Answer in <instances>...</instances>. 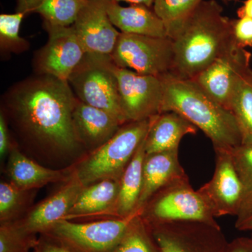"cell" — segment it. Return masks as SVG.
Returning a JSON list of instances; mask_svg holds the SVG:
<instances>
[{"instance_id":"obj_1","label":"cell","mask_w":252,"mask_h":252,"mask_svg":"<svg viewBox=\"0 0 252 252\" xmlns=\"http://www.w3.org/2000/svg\"><path fill=\"white\" fill-rule=\"evenodd\" d=\"M77 99L67 81L35 74L6 91L1 112L25 141L50 153L69 154L83 146L73 120Z\"/></svg>"},{"instance_id":"obj_2","label":"cell","mask_w":252,"mask_h":252,"mask_svg":"<svg viewBox=\"0 0 252 252\" xmlns=\"http://www.w3.org/2000/svg\"><path fill=\"white\" fill-rule=\"evenodd\" d=\"M173 64L170 74L193 79L234 45L231 19L216 0H204L172 36Z\"/></svg>"},{"instance_id":"obj_3","label":"cell","mask_w":252,"mask_h":252,"mask_svg":"<svg viewBox=\"0 0 252 252\" xmlns=\"http://www.w3.org/2000/svg\"><path fill=\"white\" fill-rule=\"evenodd\" d=\"M160 113L175 112L187 119L211 141L215 150H230L242 144V135L233 113L219 104L192 79L167 73Z\"/></svg>"},{"instance_id":"obj_4","label":"cell","mask_w":252,"mask_h":252,"mask_svg":"<svg viewBox=\"0 0 252 252\" xmlns=\"http://www.w3.org/2000/svg\"><path fill=\"white\" fill-rule=\"evenodd\" d=\"M149 126L150 119L126 123L112 138L83 158L72 172L84 187L109 179L120 180Z\"/></svg>"},{"instance_id":"obj_5","label":"cell","mask_w":252,"mask_h":252,"mask_svg":"<svg viewBox=\"0 0 252 252\" xmlns=\"http://www.w3.org/2000/svg\"><path fill=\"white\" fill-rule=\"evenodd\" d=\"M142 209L141 216L149 225L173 222L220 225L203 195L192 188L187 175L162 187Z\"/></svg>"},{"instance_id":"obj_6","label":"cell","mask_w":252,"mask_h":252,"mask_svg":"<svg viewBox=\"0 0 252 252\" xmlns=\"http://www.w3.org/2000/svg\"><path fill=\"white\" fill-rule=\"evenodd\" d=\"M116 65L112 56L86 53L68 83L78 99L103 109L127 123L119 98Z\"/></svg>"},{"instance_id":"obj_7","label":"cell","mask_w":252,"mask_h":252,"mask_svg":"<svg viewBox=\"0 0 252 252\" xmlns=\"http://www.w3.org/2000/svg\"><path fill=\"white\" fill-rule=\"evenodd\" d=\"M142 209L125 218L76 223L63 220L41 235L57 242L74 252H113L131 221Z\"/></svg>"},{"instance_id":"obj_8","label":"cell","mask_w":252,"mask_h":252,"mask_svg":"<svg viewBox=\"0 0 252 252\" xmlns=\"http://www.w3.org/2000/svg\"><path fill=\"white\" fill-rule=\"evenodd\" d=\"M111 56L117 67L138 74L161 77L171 72L173 41L169 37L121 32Z\"/></svg>"},{"instance_id":"obj_9","label":"cell","mask_w":252,"mask_h":252,"mask_svg":"<svg viewBox=\"0 0 252 252\" xmlns=\"http://www.w3.org/2000/svg\"><path fill=\"white\" fill-rule=\"evenodd\" d=\"M149 226L160 252H226L229 243L220 225L173 222Z\"/></svg>"},{"instance_id":"obj_10","label":"cell","mask_w":252,"mask_h":252,"mask_svg":"<svg viewBox=\"0 0 252 252\" xmlns=\"http://www.w3.org/2000/svg\"><path fill=\"white\" fill-rule=\"evenodd\" d=\"M49 39L36 51L32 66L35 74L67 81L86 54L72 26H56L43 23Z\"/></svg>"},{"instance_id":"obj_11","label":"cell","mask_w":252,"mask_h":252,"mask_svg":"<svg viewBox=\"0 0 252 252\" xmlns=\"http://www.w3.org/2000/svg\"><path fill=\"white\" fill-rule=\"evenodd\" d=\"M118 90L127 122L147 120L160 114L163 99L161 77L116 67Z\"/></svg>"},{"instance_id":"obj_12","label":"cell","mask_w":252,"mask_h":252,"mask_svg":"<svg viewBox=\"0 0 252 252\" xmlns=\"http://www.w3.org/2000/svg\"><path fill=\"white\" fill-rule=\"evenodd\" d=\"M251 53L236 44L205 68L193 80L210 97L230 110L235 86L251 68Z\"/></svg>"},{"instance_id":"obj_13","label":"cell","mask_w":252,"mask_h":252,"mask_svg":"<svg viewBox=\"0 0 252 252\" xmlns=\"http://www.w3.org/2000/svg\"><path fill=\"white\" fill-rule=\"evenodd\" d=\"M213 177L198 189L210 205L214 216L238 215L243 197V186L235 169L230 150H215Z\"/></svg>"},{"instance_id":"obj_14","label":"cell","mask_w":252,"mask_h":252,"mask_svg":"<svg viewBox=\"0 0 252 252\" xmlns=\"http://www.w3.org/2000/svg\"><path fill=\"white\" fill-rule=\"evenodd\" d=\"M108 0H87L72 27L86 53L112 56L121 32L107 13Z\"/></svg>"},{"instance_id":"obj_15","label":"cell","mask_w":252,"mask_h":252,"mask_svg":"<svg viewBox=\"0 0 252 252\" xmlns=\"http://www.w3.org/2000/svg\"><path fill=\"white\" fill-rule=\"evenodd\" d=\"M84 187L77 175L71 172L70 177L59 190L38 204L22 220H14L15 223L30 234L44 233L65 219Z\"/></svg>"},{"instance_id":"obj_16","label":"cell","mask_w":252,"mask_h":252,"mask_svg":"<svg viewBox=\"0 0 252 252\" xmlns=\"http://www.w3.org/2000/svg\"><path fill=\"white\" fill-rule=\"evenodd\" d=\"M73 120L83 146L94 149L105 143L124 125L115 116L77 99Z\"/></svg>"},{"instance_id":"obj_17","label":"cell","mask_w":252,"mask_h":252,"mask_svg":"<svg viewBox=\"0 0 252 252\" xmlns=\"http://www.w3.org/2000/svg\"><path fill=\"white\" fill-rule=\"evenodd\" d=\"M107 8L112 24L122 33L168 37L165 24L153 8L144 4L123 6L112 0L107 1Z\"/></svg>"},{"instance_id":"obj_18","label":"cell","mask_w":252,"mask_h":252,"mask_svg":"<svg viewBox=\"0 0 252 252\" xmlns=\"http://www.w3.org/2000/svg\"><path fill=\"white\" fill-rule=\"evenodd\" d=\"M187 175L179 160V149L146 154L143 164L142 190L137 209L172 181Z\"/></svg>"},{"instance_id":"obj_19","label":"cell","mask_w":252,"mask_h":252,"mask_svg":"<svg viewBox=\"0 0 252 252\" xmlns=\"http://www.w3.org/2000/svg\"><path fill=\"white\" fill-rule=\"evenodd\" d=\"M198 128L175 112H162L150 118V126L145 139L146 154L179 149L182 139L195 135Z\"/></svg>"},{"instance_id":"obj_20","label":"cell","mask_w":252,"mask_h":252,"mask_svg":"<svg viewBox=\"0 0 252 252\" xmlns=\"http://www.w3.org/2000/svg\"><path fill=\"white\" fill-rule=\"evenodd\" d=\"M10 182L25 190L40 188L48 184L67 181L70 174L39 165L21 153L16 147L10 151L7 164Z\"/></svg>"},{"instance_id":"obj_21","label":"cell","mask_w":252,"mask_h":252,"mask_svg":"<svg viewBox=\"0 0 252 252\" xmlns=\"http://www.w3.org/2000/svg\"><path fill=\"white\" fill-rule=\"evenodd\" d=\"M120 180H104L86 186L78 195L64 220L109 214L112 216Z\"/></svg>"},{"instance_id":"obj_22","label":"cell","mask_w":252,"mask_h":252,"mask_svg":"<svg viewBox=\"0 0 252 252\" xmlns=\"http://www.w3.org/2000/svg\"><path fill=\"white\" fill-rule=\"evenodd\" d=\"M145 139L137 149L121 178L119 195L113 211V217L125 218L139 210L137 207L142 190L143 164L146 156Z\"/></svg>"},{"instance_id":"obj_23","label":"cell","mask_w":252,"mask_h":252,"mask_svg":"<svg viewBox=\"0 0 252 252\" xmlns=\"http://www.w3.org/2000/svg\"><path fill=\"white\" fill-rule=\"evenodd\" d=\"M87 0H16L17 9L27 16L40 15L43 23L71 26Z\"/></svg>"},{"instance_id":"obj_24","label":"cell","mask_w":252,"mask_h":252,"mask_svg":"<svg viewBox=\"0 0 252 252\" xmlns=\"http://www.w3.org/2000/svg\"><path fill=\"white\" fill-rule=\"evenodd\" d=\"M230 111L236 119L242 144L252 146V69L239 79L230 101Z\"/></svg>"},{"instance_id":"obj_25","label":"cell","mask_w":252,"mask_h":252,"mask_svg":"<svg viewBox=\"0 0 252 252\" xmlns=\"http://www.w3.org/2000/svg\"><path fill=\"white\" fill-rule=\"evenodd\" d=\"M235 169L243 186V197L235 226L252 216V146L241 145L230 149Z\"/></svg>"},{"instance_id":"obj_26","label":"cell","mask_w":252,"mask_h":252,"mask_svg":"<svg viewBox=\"0 0 252 252\" xmlns=\"http://www.w3.org/2000/svg\"><path fill=\"white\" fill-rule=\"evenodd\" d=\"M204 0H155L153 9L172 39L181 25Z\"/></svg>"},{"instance_id":"obj_27","label":"cell","mask_w":252,"mask_h":252,"mask_svg":"<svg viewBox=\"0 0 252 252\" xmlns=\"http://www.w3.org/2000/svg\"><path fill=\"white\" fill-rule=\"evenodd\" d=\"M141 214L131 221L113 252H160L152 230Z\"/></svg>"},{"instance_id":"obj_28","label":"cell","mask_w":252,"mask_h":252,"mask_svg":"<svg viewBox=\"0 0 252 252\" xmlns=\"http://www.w3.org/2000/svg\"><path fill=\"white\" fill-rule=\"evenodd\" d=\"M26 15L16 11L14 14L0 15V49L4 54H22L30 48L29 41L20 36V29Z\"/></svg>"},{"instance_id":"obj_29","label":"cell","mask_w":252,"mask_h":252,"mask_svg":"<svg viewBox=\"0 0 252 252\" xmlns=\"http://www.w3.org/2000/svg\"><path fill=\"white\" fill-rule=\"evenodd\" d=\"M28 191L18 188L11 182L0 184V220L1 223L14 221L28 200Z\"/></svg>"},{"instance_id":"obj_30","label":"cell","mask_w":252,"mask_h":252,"mask_svg":"<svg viewBox=\"0 0 252 252\" xmlns=\"http://www.w3.org/2000/svg\"><path fill=\"white\" fill-rule=\"evenodd\" d=\"M37 242L36 235L23 231L14 221L1 223L0 252H29Z\"/></svg>"},{"instance_id":"obj_31","label":"cell","mask_w":252,"mask_h":252,"mask_svg":"<svg viewBox=\"0 0 252 252\" xmlns=\"http://www.w3.org/2000/svg\"><path fill=\"white\" fill-rule=\"evenodd\" d=\"M232 35L239 47H252V18L231 19Z\"/></svg>"},{"instance_id":"obj_32","label":"cell","mask_w":252,"mask_h":252,"mask_svg":"<svg viewBox=\"0 0 252 252\" xmlns=\"http://www.w3.org/2000/svg\"><path fill=\"white\" fill-rule=\"evenodd\" d=\"M34 249V252H74L67 247L41 235L38 239L37 244Z\"/></svg>"},{"instance_id":"obj_33","label":"cell","mask_w":252,"mask_h":252,"mask_svg":"<svg viewBox=\"0 0 252 252\" xmlns=\"http://www.w3.org/2000/svg\"><path fill=\"white\" fill-rule=\"evenodd\" d=\"M11 139H10L9 129H8L7 121L4 114H0V155L4 157L5 154L11 151Z\"/></svg>"},{"instance_id":"obj_34","label":"cell","mask_w":252,"mask_h":252,"mask_svg":"<svg viewBox=\"0 0 252 252\" xmlns=\"http://www.w3.org/2000/svg\"><path fill=\"white\" fill-rule=\"evenodd\" d=\"M226 252H252V238H238L229 242Z\"/></svg>"},{"instance_id":"obj_35","label":"cell","mask_w":252,"mask_h":252,"mask_svg":"<svg viewBox=\"0 0 252 252\" xmlns=\"http://www.w3.org/2000/svg\"><path fill=\"white\" fill-rule=\"evenodd\" d=\"M238 18L249 17L252 18V0H246L243 6L237 11Z\"/></svg>"},{"instance_id":"obj_36","label":"cell","mask_w":252,"mask_h":252,"mask_svg":"<svg viewBox=\"0 0 252 252\" xmlns=\"http://www.w3.org/2000/svg\"><path fill=\"white\" fill-rule=\"evenodd\" d=\"M112 1L119 3L120 1H126V2L130 3V4H144L149 7L153 8L155 0H112Z\"/></svg>"},{"instance_id":"obj_37","label":"cell","mask_w":252,"mask_h":252,"mask_svg":"<svg viewBox=\"0 0 252 252\" xmlns=\"http://www.w3.org/2000/svg\"><path fill=\"white\" fill-rule=\"evenodd\" d=\"M240 231H252V216L235 226Z\"/></svg>"},{"instance_id":"obj_38","label":"cell","mask_w":252,"mask_h":252,"mask_svg":"<svg viewBox=\"0 0 252 252\" xmlns=\"http://www.w3.org/2000/svg\"><path fill=\"white\" fill-rule=\"evenodd\" d=\"M223 1H228V0H223Z\"/></svg>"},{"instance_id":"obj_39","label":"cell","mask_w":252,"mask_h":252,"mask_svg":"<svg viewBox=\"0 0 252 252\" xmlns=\"http://www.w3.org/2000/svg\"></svg>"}]
</instances>
